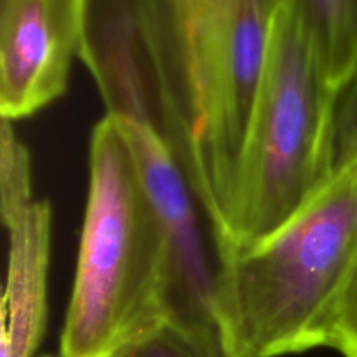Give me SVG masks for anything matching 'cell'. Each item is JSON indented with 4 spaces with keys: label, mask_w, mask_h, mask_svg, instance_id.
<instances>
[{
    "label": "cell",
    "mask_w": 357,
    "mask_h": 357,
    "mask_svg": "<svg viewBox=\"0 0 357 357\" xmlns=\"http://www.w3.org/2000/svg\"><path fill=\"white\" fill-rule=\"evenodd\" d=\"M357 261V155L275 232L220 253V337L229 357L326 347L331 312Z\"/></svg>",
    "instance_id": "6da1fadb"
},
{
    "label": "cell",
    "mask_w": 357,
    "mask_h": 357,
    "mask_svg": "<svg viewBox=\"0 0 357 357\" xmlns=\"http://www.w3.org/2000/svg\"><path fill=\"white\" fill-rule=\"evenodd\" d=\"M167 323L162 223L119 119L105 115L89 145V190L59 357H114Z\"/></svg>",
    "instance_id": "7a4b0ae2"
},
{
    "label": "cell",
    "mask_w": 357,
    "mask_h": 357,
    "mask_svg": "<svg viewBox=\"0 0 357 357\" xmlns=\"http://www.w3.org/2000/svg\"><path fill=\"white\" fill-rule=\"evenodd\" d=\"M331 86L298 0H279L218 253L284 225L333 173Z\"/></svg>",
    "instance_id": "3957f363"
},
{
    "label": "cell",
    "mask_w": 357,
    "mask_h": 357,
    "mask_svg": "<svg viewBox=\"0 0 357 357\" xmlns=\"http://www.w3.org/2000/svg\"><path fill=\"white\" fill-rule=\"evenodd\" d=\"M79 58L107 115L155 132L195 192L201 119L183 0H86Z\"/></svg>",
    "instance_id": "277c9868"
},
{
    "label": "cell",
    "mask_w": 357,
    "mask_h": 357,
    "mask_svg": "<svg viewBox=\"0 0 357 357\" xmlns=\"http://www.w3.org/2000/svg\"><path fill=\"white\" fill-rule=\"evenodd\" d=\"M279 0H222L197 51L199 142L195 195L215 232L225 225L267 59Z\"/></svg>",
    "instance_id": "5b68a950"
},
{
    "label": "cell",
    "mask_w": 357,
    "mask_h": 357,
    "mask_svg": "<svg viewBox=\"0 0 357 357\" xmlns=\"http://www.w3.org/2000/svg\"><path fill=\"white\" fill-rule=\"evenodd\" d=\"M159 213L167 250V321L220 337V253L215 227L190 181L159 136L121 121ZM222 338V337H220Z\"/></svg>",
    "instance_id": "8992f818"
},
{
    "label": "cell",
    "mask_w": 357,
    "mask_h": 357,
    "mask_svg": "<svg viewBox=\"0 0 357 357\" xmlns=\"http://www.w3.org/2000/svg\"><path fill=\"white\" fill-rule=\"evenodd\" d=\"M86 0H0V112L17 121L68 86L80 54Z\"/></svg>",
    "instance_id": "52a82bcc"
},
{
    "label": "cell",
    "mask_w": 357,
    "mask_h": 357,
    "mask_svg": "<svg viewBox=\"0 0 357 357\" xmlns=\"http://www.w3.org/2000/svg\"><path fill=\"white\" fill-rule=\"evenodd\" d=\"M9 232L7 279L0 310V354L33 357L47 324L51 206L30 201L2 213Z\"/></svg>",
    "instance_id": "ba28073f"
},
{
    "label": "cell",
    "mask_w": 357,
    "mask_h": 357,
    "mask_svg": "<svg viewBox=\"0 0 357 357\" xmlns=\"http://www.w3.org/2000/svg\"><path fill=\"white\" fill-rule=\"evenodd\" d=\"M331 86L344 87L357 65V0H298Z\"/></svg>",
    "instance_id": "9c48e42d"
},
{
    "label": "cell",
    "mask_w": 357,
    "mask_h": 357,
    "mask_svg": "<svg viewBox=\"0 0 357 357\" xmlns=\"http://www.w3.org/2000/svg\"><path fill=\"white\" fill-rule=\"evenodd\" d=\"M114 357H229L222 338L164 323L136 338Z\"/></svg>",
    "instance_id": "30bf717a"
},
{
    "label": "cell",
    "mask_w": 357,
    "mask_h": 357,
    "mask_svg": "<svg viewBox=\"0 0 357 357\" xmlns=\"http://www.w3.org/2000/svg\"><path fill=\"white\" fill-rule=\"evenodd\" d=\"M31 197L30 152L14 131L13 121L2 119L0 128V211L7 213Z\"/></svg>",
    "instance_id": "8fae6325"
},
{
    "label": "cell",
    "mask_w": 357,
    "mask_h": 357,
    "mask_svg": "<svg viewBox=\"0 0 357 357\" xmlns=\"http://www.w3.org/2000/svg\"><path fill=\"white\" fill-rule=\"evenodd\" d=\"M357 155V65L337 94L331 129L333 171Z\"/></svg>",
    "instance_id": "7c38bea8"
},
{
    "label": "cell",
    "mask_w": 357,
    "mask_h": 357,
    "mask_svg": "<svg viewBox=\"0 0 357 357\" xmlns=\"http://www.w3.org/2000/svg\"><path fill=\"white\" fill-rule=\"evenodd\" d=\"M326 349L357 357V261L328 321Z\"/></svg>",
    "instance_id": "4fadbf2b"
},
{
    "label": "cell",
    "mask_w": 357,
    "mask_h": 357,
    "mask_svg": "<svg viewBox=\"0 0 357 357\" xmlns=\"http://www.w3.org/2000/svg\"><path fill=\"white\" fill-rule=\"evenodd\" d=\"M220 2H222V0H187L188 6H190L195 13L201 14L215 13L220 7Z\"/></svg>",
    "instance_id": "5bb4252c"
},
{
    "label": "cell",
    "mask_w": 357,
    "mask_h": 357,
    "mask_svg": "<svg viewBox=\"0 0 357 357\" xmlns=\"http://www.w3.org/2000/svg\"><path fill=\"white\" fill-rule=\"evenodd\" d=\"M45 357H51V356H45Z\"/></svg>",
    "instance_id": "9a60e30c"
}]
</instances>
